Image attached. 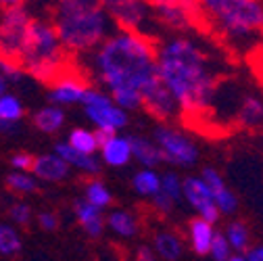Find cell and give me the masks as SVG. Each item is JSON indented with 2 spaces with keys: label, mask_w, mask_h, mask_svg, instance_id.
<instances>
[{
  "label": "cell",
  "mask_w": 263,
  "mask_h": 261,
  "mask_svg": "<svg viewBox=\"0 0 263 261\" xmlns=\"http://www.w3.org/2000/svg\"><path fill=\"white\" fill-rule=\"evenodd\" d=\"M232 255H234V249L230 247L226 234H223V232H217L209 257H211L213 261H230V259H232Z\"/></svg>",
  "instance_id": "cell-34"
},
{
  "label": "cell",
  "mask_w": 263,
  "mask_h": 261,
  "mask_svg": "<svg viewBox=\"0 0 263 261\" xmlns=\"http://www.w3.org/2000/svg\"><path fill=\"white\" fill-rule=\"evenodd\" d=\"M161 192L167 194L178 205L180 201H184V178H180V174H176V172H163L161 174Z\"/></svg>",
  "instance_id": "cell-32"
},
{
  "label": "cell",
  "mask_w": 263,
  "mask_h": 261,
  "mask_svg": "<svg viewBox=\"0 0 263 261\" xmlns=\"http://www.w3.org/2000/svg\"><path fill=\"white\" fill-rule=\"evenodd\" d=\"M23 113H25L23 103L19 101V96L15 92H9V94L0 96V123L15 125L23 117Z\"/></svg>",
  "instance_id": "cell-29"
},
{
  "label": "cell",
  "mask_w": 263,
  "mask_h": 261,
  "mask_svg": "<svg viewBox=\"0 0 263 261\" xmlns=\"http://www.w3.org/2000/svg\"><path fill=\"white\" fill-rule=\"evenodd\" d=\"M84 113L92 121V125L98 132H111L119 134V129L127 127L129 123V113L123 111L107 90L101 88H90L88 94L84 96Z\"/></svg>",
  "instance_id": "cell-7"
},
{
  "label": "cell",
  "mask_w": 263,
  "mask_h": 261,
  "mask_svg": "<svg viewBox=\"0 0 263 261\" xmlns=\"http://www.w3.org/2000/svg\"><path fill=\"white\" fill-rule=\"evenodd\" d=\"M142 101H144L142 109L153 119H157L159 123H172L182 115V109H180L178 101L174 99V94L167 90V86L161 82V78L144 90Z\"/></svg>",
  "instance_id": "cell-11"
},
{
  "label": "cell",
  "mask_w": 263,
  "mask_h": 261,
  "mask_svg": "<svg viewBox=\"0 0 263 261\" xmlns=\"http://www.w3.org/2000/svg\"><path fill=\"white\" fill-rule=\"evenodd\" d=\"M247 255H249L251 259H255V261H263V245H259V247L251 249Z\"/></svg>",
  "instance_id": "cell-41"
},
{
  "label": "cell",
  "mask_w": 263,
  "mask_h": 261,
  "mask_svg": "<svg viewBox=\"0 0 263 261\" xmlns=\"http://www.w3.org/2000/svg\"><path fill=\"white\" fill-rule=\"evenodd\" d=\"M73 215H76L78 223L82 226V230L92 238L101 236L105 226H107V215H103L101 209L90 205L86 199L73 201Z\"/></svg>",
  "instance_id": "cell-18"
},
{
  "label": "cell",
  "mask_w": 263,
  "mask_h": 261,
  "mask_svg": "<svg viewBox=\"0 0 263 261\" xmlns=\"http://www.w3.org/2000/svg\"><path fill=\"white\" fill-rule=\"evenodd\" d=\"M129 138V146H132V155L134 161H138L142 170H155L159 163H163V155L161 148L157 146V142L148 136H140V134H132Z\"/></svg>",
  "instance_id": "cell-21"
},
{
  "label": "cell",
  "mask_w": 263,
  "mask_h": 261,
  "mask_svg": "<svg viewBox=\"0 0 263 261\" xmlns=\"http://www.w3.org/2000/svg\"><path fill=\"white\" fill-rule=\"evenodd\" d=\"M230 261H249V257L247 255H240V253H234Z\"/></svg>",
  "instance_id": "cell-42"
},
{
  "label": "cell",
  "mask_w": 263,
  "mask_h": 261,
  "mask_svg": "<svg viewBox=\"0 0 263 261\" xmlns=\"http://www.w3.org/2000/svg\"><path fill=\"white\" fill-rule=\"evenodd\" d=\"M9 219L13 226H19V228H25L31 223V219H34V209H31L29 203L25 201H15L11 207H9Z\"/></svg>",
  "instance_id": "cell-33"
},
{
  "label": "cell",
  "mask_w": 263,
  "mask_h": 261,
  "mask_svg": "<svg viewBox=\"0 0 263 261\" xmlns=\"http://www.w3.org/2000/svg\"><path fill=\"white\" fill-rule=\"evenodd\" d=\"M186 234H188V245L196 255H209L213 240L217 236V230H215V223L203 217H192Z\"/></svg>",
  "instance_id": "cell-17"
},
{
  "label": "cell",
  "mask_w": 263,
  "mask_h": 261,
  "mask_svg": "<svg viewBox=\"0 0 263 261\" xmlns=\"http://www.w3.org/2000/svg\"><path fill=\"white\" fill-rule=\"evenodd\" d=\"M107 228L121 238H132L138 234V219L125 209H111L107 213Z\"/></svg>",
  "instance_id": "cell-23"
},
{
  "label": "cell",
  "mask_w": 263,
  "mask_h": 261,
  "mask_svg": "<svg viewBox=\"0 0 263 261\" xmlns=\"http://www.w3.org/2000/svg\"><path fill=\"white\" fill-rule=\"evenodd\" d=\"M21 251V236L13 223L0 226V253L5 257H13Z\"/></svg>",
  "instance_id": "cell-30"
},
{
  "label": "cell",
  "mask_w": 263,
  "mask_h": 261,
  "mask_svg": "<svg viewBox=\"0 0 263 261\" xmlns=\"http://www.w3.org/2000/svg\"><path fill=\"white\" fill-rule=\"evenodd\" d=\"M69 146H73L76 151L84 153V155H92L96 157V153H101V140H98L96 129H88V127H73L69 136H67Z\"/></svg>",
  "instance_id": "cell-25"
},
{
  "label": "cell",
  "mask_w": 263,
  "mask_h": 261,
  "mask_svg": "<svg viewBox=\"0 0 263 261\" xmlns=\"http://www.w3.org/2000/svg\"><path fill=\"white\" fill-rule=\"evenodd\" d=\"M153 140L161 148L163 161L176 167H192L199 163L201 151L196 142L174 123H157L153 129Z\"/></svg>",
  "instance_id": "cell-6"
},
{
  "label": "cell",
  "mask_w": 263,
  "mask_h": 261,
  "mask_svg": "<svg viewBox=\"0 0 263 261\" xmlns=\"http://www.w3.org/2000/svg\"><path fill=\"white\" fill-rule=\"evenodd\" d=\"M34 161H36V157H31V155H29V153H25V151L13 153V155H11V159H9L13 172H25V174H31V167H34Z\"/></svg>",
  "instance_id": "cell-36"
},
{
  "label": "cell",
  "mask_w": 263,
  "mask_h": 261,
  "mask_svg": "<svg viewBox=\"0 0 263 261\" xmlns=\"http://www.w3.org/2000/svg\"><path fill=\"white\" fill-rule=\"evenodd\" d=\"M132 186L144 199H155L161 192V174L155 170H138L132 178Z\"/></svg>",
  "instance_id": "cell-26"
},
{
  "label": "cell",
  "mask_w": 263,
  "mask_h": 261,
  "mask_svg": "<svg viewBox=\"0 0 263 261\" xmlns=\"http://www.w3.org/2000/svg\"><path fill=\"white\" fill-rule=\"evenodd\" d=\"M151 203H153L155 211H159V213H163V215L172 213V211H174V207H176V203L167 197V194H163V192H159L155 199H151Z\"/></svg>",
  "instance_id": "cell-38"
},
{
  "label": "cell",
  "mask_w": 263,
  "mask_h": 261,
  "mask_svg": "<svg viewBox=\"0 0 263 261\" xmlns=\"http://www.w3.org/2000/svg\"><path fill=\"white\" fill-rule=\"evenodd\" d=\"M34 125L44 134H54L65 125V111L63 107H57V105H46V107H40L36 113H34Z\"/></svg>",
  "instance_id": "cell-24"
},
{
  "label": "cell",
  "mask_w": 263,
  "mask_h": 261,
  "mask_svg": "<svg viewBox=\"0 0 263 261\" xmlns=\"http://www.w3.org/2000/svg\"><path fill=\"white\" fill-rule=\"evenodd\" d=\"M7 188L13 190L15 194H31L38 188V178L25 172H11L7 176Z\"/></svg>",
  "instance_id": "cell-31"
},
{
  "label": "cell",
  "mask_w": 263,
  "mask_h": 261,
  "mask_svg": "<svg viewBox=\"0 0 263 261\" xmlns=\"http://www.w3.org/2000/svg\"><path fill=\"white\" fill-rule=\"evenodd\" d=\"M223 234H226V238H228V243H230V247H232L236 253H249L251 249V232H249V228H247V223L245 221H238V219H234V221H230L226 228H223Z\"/></svg>",
  "instance_id": "cell-27"
},
{
  "label": "cell",
  "mask_w": 263,
  "mask_h": 261,
  "mask_svg": "<svg viewBox=\"0 0 263 261\" xmlns=\"http://www.w3.org/2000/svg\"><path fill=\"white\" fill-rule=\"evenodd\" d=\"M234 123L242 129H259L263 125V96L245 92L234 111Z\"/></svg>",
  "instance_id": "cell-14"
},
{
  "label": "cell",
  "mask_w": 263,
  "mask_h": 261,
  "mask_svg": "<svg viewBox=\"0 0 263 261\" xmlns=\"http://www.w3.org/2000/svg\"><path fill=\"white\" fill-rule=\"evenodd\" d=\"M155 19L161 27L172 31H186L190 27L203 25V7L192 0H155L151 3Z\"/></svg>",
  "instance_id": "cell-10"
},
{
  "label": "cell",
  "mask_w": 263,
  "mask_h": 261,
  "mask_svg": "<svg viewBox=\"0 0 263 261\" xmlns=\"http://www.w3.org/2000/svg\"><path fill=\"white\" fill-rule=\"evenodd\" d=\"M36 219H38V226L42 228V230H48V232H52V230H57L59 228V217H57V213L54 211H40L38 215H36Z\"/></svg>",
  "instance_id": "cell-37"
},
{
  "label": "cell",
  "mask_w": 263,
  "mask_h": 261,
  "mask_svg": "<svg viewBox=\"0 0 263 261\" xmlns=\"http://www.w3.org/2000/svg\"><path fill=\"white\" fill-rule=\"evenodd\" d=\"M184 201L196 211V217H203L211 223H217L221 213L215 205L213 192L201 176H186L184 178Z\"/></svg>",
  "instance_id": "cell-13"
},
{
  "label": "cell",
  "mask_w": 263,
  "mask_h": 261,
  "mask_svg": "<svg viewBox=\"0 0 263 261\" xmlns=\"http://www.w3.org/2000/svg\"><path fill=\"white\" fill-rule=\"evenodd\" d=\"M105 9L111 15L115 27L121 31H134V34L151 36L148 27L159 25L151 3H140V0H109V3H105Z\"/></svg>",
  "instance_id": "cell-9"
},
{
  "label": "cell",
  "mask_w": 263,
  "mask_h": 261,
  "mask_svg": "<svg viewBox=\"0 0 263 261\" xmlns=\"http://www.w3.org/2000/svg\"><path fill=\"white\" fill-rule=\"evenodd\" d=\"M203 25L211 27L230 48L253 57L263 48V3L259 0H205Z\"/></svg>",
  "instance_id": "cell-4"
},
{
  "label": "cell",
  "mask_w": 263,
  "mask_h": 261,
  "mask_svg": "<svg viewBox=\"0 0 263 261\" xmlns=\"http://www.w3.org/2000/svg\"><path fill=\"white\" fill-rule=\"evenodd\" d=\"M27 73L23 71V67L17 63V61H11V59H3L0 63V78L7 80L9 84H19Z\"/></svg>",
  "instance_id": "cell-35"
},
{
  "label": "cell",
  "mask_w": 263,
  "mask_h": 261,
  "mask_svg": "<svg viewBox=\"0 0 263 261\" xmlns=\"http://www.w3.org/2000/svg\"><path fill=\"white\" fill-rule=\"evenodd\" d=\"M201 178H203V180L207 182V186L211 188L219 213H221V215H232V213H236V209H238V199H236V194L226 186L221 174H219L215 167H205V170L201 172Z\"/></svg>",
  "instance_id": "cell-15"
},
{
  "label": "cell",
  "mask_w": 263,
  "mask_h": 261,
  "mask_svg": "<svg viewBox=\"0 0 263 261\" xmlns=\"http://www.w3.org/2000/svg\"><path fill=\"white\" fill-rule=\"evenodd\" d=\"M31 23H34V17H31L27 5L23 3L3 5V15H0V48H3V59H11V61L17 59Z\"/></svg>",
  "instance_id": "cell-8"
},
{
  "label": "cell",
  "mask_w": 263,
  "mask_h": 261,
  "mask_svg": "<svg viewBox=\"0 0 263 261\" xmlns=\"http://www.w3.org/2000/svg\"><path fill=\"white\" fill-rule=\"evenodd\" d=\"M69 59L71 57L63 48L52 21L34 19L15 61L29 78L50 86L65 71L71 69Z\"/></svg>",
  "instance_id": "cell-5"
},
{
  "label": "cell",
  "mask_w": 263,
  "mask_h": 261,
  "mask_svg": "<svg viewBox=\"0 0 263 261\" xmlns=\"http://www.w3.org/2000/svg\"><path fill=\"white\" fill-rule=\"evenodd\" d=\"M54 153L59 157H63L69 167H73V170H78V172H82L86 176H98L101 174V161H98L96 157H92V155H84V153L76 151L73 146H69L67 140L57 142L54 144Z\"/></svg>",
  "instance_id": "cell-19"
},
{
  "label": "cell",
  "mask_w": 263,
  "mask_h": 261,
  "mask_svg": "<svg viewBox=\"0 0 263 261\" xmlns=\"http://www.w3.org/2000/svg\"><path fill=\"white\" fill-rule=\"evenodd\" d=\"M84 199H86L90 205H94V207H98V209L103 211V209L111 207L113 194H111V190L107 188L105 182H101V180H90V182L86 184V188H84Z\"/></svg>",
  "instance_id": "cell-28"
},
{
  "label": "cell",
  "mask_w": 263,
  "mask_h": 261,
  "mask_svg": "<svg viewBox=\"0 0 263 261\" xmlns=\"http://www.w3.org/2000/svg\"><path fill=\"white\" fill-rule=\"evenodd\" d=\"M90 86L84 76H80L78 69L65 71L59 80H54L48 86V101L50 105L57 107H71V105H82L84 96L88 94Z\"/></svg>",
  "instance_id": "cell-12"
},
{
  "label": "cell",
  "mask_w": 263,
  "mask_h": 261,
  "mask_svg": "<svg viewBox=\"0 0 263 261\" xmlns=\"http://www.w3.org/2000/svg\"><path fill=\"white\" fill-rule=\"evenodd\" d=\"M157 40L134 31L115 34L88 59L90 71L111 96L121 92H138L159 80Z\"/></svg>",
  "instance_id": "cell-2"
},
{
  "label": "cell",
  "mask_w": 263,
  "mask_h": 261,
  "mask_svg": "<svg viewBox=\"0 0 263 261\" xmlns=\"http://www.w3.org/2000/svg\"><path fill=\"white\" fill-rule=\"evenodd\" d=\"M157 61L159 78L178 101L182 117L192 123L209 117L221 86L209 52L196 40L178 34L159 40Z\"/></svg>",
  "instance_id": "cell-1"
},
{
  "label": "cell",
  "mask_w": 263,
  "mask_h": 261,
  "mask_svg": "<svg viewBox=\"0 0 263 261\" xmlns=\"http://www.w3.org/2000/svg\"><path fill=\"white\" fill-rule=\"evenodd\" d=\"M69 165L65 163L63 157H59L54 151L52 153H44L38 155L34 161V167H31V174L38 178V182H48V184H57L61 180H65L69 176Z\"/></svg>",
  "instance_id": "cell-16"
},
{
  "label": "cell",
  "mask_w": 263,
  "mask_h": 261,
  "mask_svg": "<svg viewBox=\"0 0 263 261\" xmlns=\"http://www.w3.org/2000/svg\"><path fill=\"white\" fill-rule=\"evenodd\" d=\"M136 261H161L157 257V253L153 251V247H140L136 251Z\"/></svg>",
  "instance_id": "cell-40"
},
{
  "label": "cell",
  "mask_w": 263,
  "mask_h": 261,
  "mask_svg": "<svg viewBox=\"0 0 263 261\" xmlns=\"http://www.w3.org/2000/svg\"><path fill=\"white\" fill-rule=\"evenodd\" d=\"M52 25L69 57H90L117 31L105 3L94 0L57 3L52 9Z\"/></svg>",
  "instance_id": "cell-3"
},
{
  "label": "cell",
  "mask_w": 263,
  "mask_h": 261,
  "mask_svg": "<svg viewBox=\"0 0 263 261\" xmlns=\"http://www.w3.org/2000/svg\"><path fill=\"white\" fill-rule=\"evenodd\" d=\"M153 251L161 261H180L184 255V243L172 230H159L153 238Z\"/></svg>",
  "instance_id": "cell-22"
},
{
  "label": "cell",
  "mask_w": 263,
  "mask_h": 261,
  "mask_svg": "<svg viewBox=\"0 0 263 261\" xmlns=\"http://www.w3.org/2000/svg\"><path fill=\"white\" fill-rule=\"evenodd\" d=\"M101 159L109 167H125L127 163L134 159L132 146H129V138L119 136V134L111 136L107 142L101 144Z\"/></svg>",
  "instance_id": "cell-20"
},
{
  "label": "cell",
  "mask_w": 263,
  "mask_h": 261,
  "mask_svg": "<svg viewBox=\"0 0 263 261\" xmlns=\"http://www.w3.org/2000/svg\"><path fill=\"white\" fill-rule=\"evenodd\" d=\"M251 59V65H253V69H255V73L259 76V80L263 82V48H259L253 57H249Z\"/></svg>",
  "instance_id": "cell-39"
}]
</instances>
